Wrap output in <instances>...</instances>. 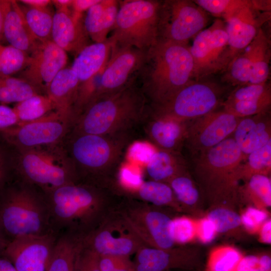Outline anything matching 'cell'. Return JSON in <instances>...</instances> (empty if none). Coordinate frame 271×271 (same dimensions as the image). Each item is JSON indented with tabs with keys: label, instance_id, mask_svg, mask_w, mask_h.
Segmentation results:
<instances>
[{
	"label": "cell",
	"instance_id": "cell-3",
	"mask_svg": "<svg viewBox=\"0 0 271 271\" xmlns=\"http://www.w3.org/2000/svg\"><path fill=\"white\" fill-rule=\"evenodd\" d=\"M245 158L232 137L193 158V174L209 208L239 205L237 171Z\"/></svg>",
	"mask_w": 271,
	"mask_h": 271
},
{
	"label": "cell",
	"instance_id": "cell-26",
	"mask_svg": "<svg viewBox=\"0 0 271 271\" xmlns=\"http://www.w3.org/2000/svg\"><path fill=\"white\" fill-rule=\"evenodd\" d=\"M112 46L107 38L103 42L88 45L76 55L71 68L79 84L90 79L105 68L110 56Z\"/></svg>",
	"mask_w": 271,
	"mask_h": 271
},
{
	"label": "cell",
	"instance_id": "cell-23",
	"mask_svg": "<svg viewBox=\"0 0 271 271\" xmlns=\"http://www.w3.org/2000/svg\"><path fill=\"white\" fill-rule=\"evenodd\" d=\"M4 12L3 35L11 45L28 54L40 43L31 33L16 1L1 0Z\"/></svg>",
	"mask_w": 271,
	"mask_h": 271
},
{
	"label": "cell",
	"instance_id": "cell-9",
	"mask_svg": "<svg viewBox=\"0 0 271 271\" xmlns=\"http://www.w3.org/2000/svg\"><path fill=\"white\" fill-rule=\"evenodd\" d=\"M209 78L192 80L168 100L152 106L153 113L190 121L216 110L228 95L229 85Z\"/></svg>",
	"mask_w": 271,
	"mask_h": 271
},
{
	"label": "cell",
	"instance_id": "cell-57",
	"mask_svg": "<svg viewBox=\"0 0 271 271\" xmlns=\"http://www.w3.org/2000/svg\"><path fill=\"white\" fill-rule=\"evenodd\" d=\"M19 2L24 5L37 8H47L52 3L49 0H21Z\"/></svg>",
	"mask_w": 271,
	"mask_h": 271
},
{
	"label": "cell",
	"instance_id": "cell-34",
	"mask_svg": "<svg viewBox=\"0 0 271 271\" xmlns=\"http://www.w3.org/2000/svg\"><path fill=\"white\" fill-rule=\"evenodd\" d=\"M205 214L214 223L218 234L240 239L245 232L240 214L235 209L226 206L210 207Z\"/></svg>",
	"mask_w": 271,
	"mask_h": 271
},
{
	"label": "cell",
	"instance_id": "cell-11",
	"mask_svg": "<svg viewBox=\"0 0 271 271\" xmlns=\"http://www.w3.org/2000/svg\"><path fill=\"white\" fill-rule=\"evenodd\" d=\"M208 13L193 1H161L158 40L188 45L208 24Z\"/></svg>",
	"mask_w": 271,
	"mask_h": 271
},
{
	"label": "cell",
	"instance_id": "cell-4",
	"mask_svg": "<svg viewBox=\"0 0 271 271\" xmlns=\"http://www.w3.org/2000/svg\"><path fill=\"white\" fill-rule=\"evenodd\" d=\"M147 99L136 80L121 90L88 104L75 120L74 133L127 134L143 119Z\"/></svg>",
	"mask_w": 271,
	"mask_h": 271
},
{
	"label": "cell",
	"instance_id": "cell-14",
	"mask_svg": "<svg viewBox=\"0 0 271 271\" xmlns=\"http://www.w3.org/2000/svg\"><path fill=\"white\" fill-rule=\"evenodd\" d=\"M240 119L222 110L190 121L184 145L194 158L230 137Z\"/></svg>",
	"mask_w": 271,
	"mask_h": 271
},
{
	"label": "cell",
	"instance_id": "cell-38",
	"mask_svg": "<svg viewBox=\"0 0 271 271\" xmlns=\"http://www.w3.org/2000/svg\"><path fill=\"white\" fill-rule=\"evenodd\" d=\"M20 123L28 122L42 118L56 111L53 101L47 95L38 94L17 103L13 108Z\"/></svg>",
	"mask_w": 271,
	"mask_h": 271
},
{
	"label": "cell",
	"instance_id": "cell-44",
	"mask_svg": "<svg viewBox=\"0 0 271 271\" xmlns=\"http://www.w3.org/2000/svg\"><path fill=\"white\" fill-rule=\"evenodd\" d=\"M169 232L175 245L192 242L196 239V218L185 215L175 216L170 222Z\"/></svg>",
	"mask_w": 271,
	"mask_h": 271
},
{
	"label": "cell",
	"instance_id": "cell-61",
	"mask_svg": "<svg viewBox=\"0 0 271 271\" xmlns=\"http://www.w3.org/2000/svg\"><path fill=\"white\" fill-rule=\"evenodd\" d=\"M8 242L9 241L6 238L0 226V253L2 252Z\"/></svg>",
	"mask_w": 271,
	"mask_h": 271
},
{
	"label": "cell",
	"instance_id": "cell-28",
	"mask_svg": "<svg viewBox=\"0 0 271 271\" xmlns=\"http://www.w3.org/2000/svg\"><path fill=\"white\" fill-rule=\"evenodd\" d=\"M151 180L168 183L175 176L188 170L180 153L157 149L145 165Z\"/></svg>",
	"mask_w": 271,
	"mask_h": 271
},
{
	"label": "cell",
	"instance_id": "cell-53",
	"mask_svg": "<svg viewBox=\"0 0 271 271\" xmlns=\"http://www.w3.org/2000/svg\"><path fill=\"white\" fill-rule=\"evenodd\" d=\"M10 183L9 168L6 156L0 148V193Z\"/></svg>",
	"mask_w": 271,
	"mask_h": 271
},
{
	"label": "cell",
	"instance_id": "cell-55",
	"mask_svg": "<svg viewBox=\"0 0 271 271\" xmlns=\"http://www.w3.org/2000/svg\"><path fill=\"white\" fill-rule=\"evenodd\" d=\"M256 234L258 240L265 244H271V219H267L260 227Z\"/></svg>",
	"mask_w": 271,
	"mask_h": 271
},
{
	"label": "cell",
	"instance_id": "cell-29",
	"mask_svg": "<svg viewBox=\"0 0 271 271\" xmlns=\"http://www.w3.org/2000/svg\"><path fill=\"white\" fill-rule=\"evenodd\" d=\"M83 238L63 233L58 235L47 271H76V260Z\"/></svg>",
	"mask_w": 271,
	"mask_h": 271
},
{
	"label": "cell",
	"instance_id": "cell-13",
	"mask_svg": "<svg viewBox=\"0 0 271 271\" xmlns=\"http://www.w3.org/2000/svg\"><path fill=\"white\" fill-rule=\"evenodd\" d=\"M71 121L56 111L37 120L19 124L0 131L4 139L19 150L58 144Z\"/></svg>",
	"mask_w": 271,
	"mask_h": 271
},
{
	"label": "cell",
	"instance_id": "cell-39",
	"mask_svg": "<svg viewBox=\"0 0 271 271\" xmlns=\"http://www.w3.org/2000/svg\"><path fill=\"white\" fill-rule=\"evenodd\" d=\"M38 94V88L22 78L0 76V104H17Z\"/></svg>",
	"mask_w": 271,
	"mask_h": 271
},
{
	"label": "cell",
	"instance_id": "cell-59",
	"mask_svg": "<svg viewBox=\"0 0 271 271\" xmlns=\"http://www.w3.org/2000/svg\"><path fill=\"white\" fill-rule=\"evenodd\" d=\"M113 271H136L133 261L129 258L126 262Z\"/></svg>",
	"mask_w": 271,
	"mask_h": 271
},
{
	"label": "cell",
	"instance_id": "cell-24",
	"mask_svg": "<svg viewBox=\"0 0 271 271\" xmlns=\"http://www.w3.org/2000/svg\"><path fill=\"white\" fill-rule=\"evenodd\" d=\"M79 85V81L71 67H65L54 77L46 91L56 111L72 123Z\"/></svg>",
	"mask_w": 271,
	"mask_h": 271
},
{
	"label": "cell",
	"instance_id": "cell-25",
	"mask_svg": "<svg viewBox=\"0 0 271 271\" xmlns=\"http://www.w3.org/2000/svg\"><path fill=\"white\" fill-rule=\"evenodd\" d=\"M119 7V1L100 0L87 11L84 27L94 43L107 40L114 26Z\"/></svg>",
	"mask_w": 271,
	"mask_h": 271
},
{
	"label": "cell",
	"instance_id": "cell-46",
	"mask_svg": "<svg viewBox=\"0 0 271 271\" xmlns=\"http://www.w3.org/2000/svg\"><path fill=\"white\" fill-rule=\"evenodd\" d=\"M241 225L245 232L256 234L261 225L268 218L267 209L247 205L239 213Z\"/></svg>",
	"mask_w": 271,
	"mask_h": 271
},
{
	"label": "cell",
	"instance_id": "cell-40",
	"mask_svg": "<svg viewBox=\"0 0 271 271\" xmlns=\"http://www.w3.org/2000/svg\"><path fill=\"white\" fill-rule=\"evenodd\" d=\"M222 72V82L228 85L236 87L249 83L251 66L248 47L236 55Z\"/></svg>",
	"mask_w": 271,
	"mask_h": 271
},
{
	"label": "cell",
	"instance_id": "cell-31",
	"mask_svg": "<svg viewBox=\"0 0 271 271\" xmlns=\"http://www.w3.org/2000/svg\"><path fill=\"white\" fill-rule=\"evenodd\" d=\"M248 47L251 66L249 83L259 84L266 82L270 71V42L261 28Z\"/></svg>",
	"mask_w": 271,
	"mask_h": 271
},
{
	"label": "cell",
	"instance_id": "cell-27",
	"mask_svg": "<svg viewBox=\"0 0 271 271\" xmlns=\"http://www.w3.org/2000/svg\"><path fill=\"white\" fill-rule=\"evenodd\" d=\"M167 183L173 190L183 213L195 218L205 215L203 193L189 170L175 176Z\"/></svg>",
	"mask_w": 271,
	"mask_h": 271
},
{
	"label": "cell",
	"instance_id": "cell-21",
	"mask_svg": "<svg viewBox=\"0 0 271 271\" xmlns=\"http://www.w3.org/2000/svg\"><path fill=\"white\" fill-rule=\"evenodd\" d=\"M151 115L146 126L150 142L158 149L180 153L190 121L153 112Z\"/></svg>",
	"mask_w": 271,
	"mask_h": 271
},
{
	"label": "cell",
	"instance_id": "cell-42",
	"mask_svg": "<svg viewBox=\"0 0 271 271\" xmlns=\"http://www.w3.org/2000/svg\"><path fill=\"white\" fill-rule=\"evenodd\" d=\"M270 105L271 95L231 102L223 101L221 106L224 111L242 118L268 112Z\"/></svg>",
	"mask_w": 271,
	"mask_h": 271
},
{
	"label": "cell",
	"instance_id": "cell-49",
	"mask_svg": "<svg viewBox=\"0 0 271 271\" xmlns=\"http://www.w3.org/2000/svg\"><path fill=\"white\" fill-rule=\"evenodd\" d=\"M196 239L203 244L212 242L218 235L213 221L205 214L196 218Z\"/></svg>",
	"mask_w": 271,
	"mask_h": 271
},
{
	"label": "cell",
	"instance_id": "cell-1",
	"mask_svg": "<svg viewBox=\"0 0 271 271\" xmlns=\"http://www.w3.org/2000/svg\"><path fill=\"white\" fill-rule=\"evenodd\" d=\"M51 229L84 239L113 212L124 197L113 189L77 182L45 194Z\"/></svg>",
	"mask_w": 271,
	"mask_h": 271
},
{
	"label": "cell",
	"instance_id": "cell-36",
	"mask_svg": "<svg viewBox=\"0 0 271 271\" xmlns=\"http://www.w3.org/2000/svg\"><path fill=\"white\" fill-rule=\"evenodd\" d=\"M210 27L204 29L195 38L189 50L194 62L193 79L210 77L212 72L209 52Z\"/></svg>",
	"mask_w": 271,
	"mask_h": 271
},
{
	"label": "cell",
	"instance_id": "cell-5",
	"mask_svg": "<svg viewBox=\"0 0 271 271\" xmlns=\"http://www.w3.org/2000/svg\"><path fill=\"white\" fill-rule=\"evenodd\" d=\"M127 134L74 133L70 157L78 182L116 190V177L128 143Z\"/></svg>",
	"mask_w": 271,
	"mask_h": 271
},
{
	"label": "cell",
	"instance_id": "cell-15",
	"mask_svg": "<svg viewBox=\"0 0 271 271\" xmlns=\"http://www.w3.org/2000/svg\"><path fill=\"white\" fill-rule=\"evenodd\" d=\"M58 236L54 232L22 236L10 241L1 253L18 271H47Z\"/></svg>",
	"mask_w": 271,
	"mask_h": 271
},
{
	"label": "cell",
	"instance_id": "cell-50",
	"mask_svg": "<svg viewBox=\"0 0 271 271\" xmlns=\"http://www.w3.org/2000/svg\"><path fill=\"white\" fill-rule=\"evenodd\" d=\"M19 123V119L14 108L0 104V131Z\"/></svg>",
	"mask_w": 271,
	"mask_h": 271
},
{
	"label": "cell",
	"instance_id": "cell-43",
	"mask_svg": "<svg viewBox=\"0 0 271 271\" xmlns=\"http://www.w3.org/2000/svg\"><path fill=\"white\" fill-rule=\"evenodd\" d=\"M30 56L11 45L0 44V76H11L27 65Z\"/></svg>",
	"mask_w": 271,
	"mask_h": 271
},
{
	"label": "cell",
	"instance_id": "cell-58",
	"mask_svg": "<svg viewBox=\"0 0 271 271\" xmlns=\"http://www.w3.org/2000/svg\"><path fill=\"white\" fill-rule=\"evenodd\" d=\"M0 271H18L12 262L0 253Z\"/></svg>",
	"mask_w": 271,
	"mask_h": 271
},
{
	"label": "cell",
	"instance_id": "cell-30",
	"mask_svg": "<svg viewBox=\"0 0 271 271\" xmlns=\"http://www.w3.org/2000/svg\"><path fill=\"white\" fill-rule=\"evenodd\" d=\"M129 197L175 212L183 213L173 190L167 183L151 180L143 181Z\"/></svg>",
	"mask_w": 271,
	"mask_h": 271
},
{
	"label": "cell",
	"instance_id": "cell-18",
	"mask_svg": "<svg viewBox=\"0 0 271 271\" xmlns=\"http://www.w3.org/2000/svg\"><path fill=\"white\" fill-rule=\"evenodd\" d=\"M200 252L194 248L180 245L169 249L144 246L135 253L136 271H169L191 269L200 262Z\"/></svg>",
	"mask_w": 271,
	"mask_h": 271
},
{
	"label": "cell",
	"instance_id": "cell-60",
	"mask_svg": "<svg viewBox=\"0 0 271 271\" xmlns=\"http://www.w3.org/2000/svg\"><path fill=\"white\" fill-rule=\"evenodd\" d=\"M73 0H54L52 1L57 9H66L71 7Z\"/></svg>",
	"mask_w": 271,
	"mask_h": 271
},
{
	"label": "cell",
	"instance_id": "cell-6",
	"mask_svg": "<svg viewBox=\"0 0 271 271\" xmlns=\"http://www.w3.org/2000/svg\"><path fill=\"white\" fill-rule=\"evenodd\" d=\"M18 180L0 193V226L7 239L53 232L45 194Z\"/></svg>",
	"mask_w": 271,
	"mask_h": 271
},
{
	"label": "cell",
	"instance_id": "cell-12",
	"mask_svg": "<svg viewBox=\"0 0 271 271\" xmlns=\"http://www.w3.org/2000/svg\"><path fill=\"white\" fill-rule=\"evenodd\" d=\"M83 243L99 255L126 257L146 246L116 210L86 236Z\"/></svg>",
	"mask_w": 271,
	"mask_h": 271
},
{
	"label": "cell",
	"instance_id": "cell-51",
	"mask_svg": "<svg viewBox=\"0 0 271 271\" xmlns=\"http://www.w3.org/2000/svg\"><path fill=\"white\" fill-rule=\"evenodd\" d=\"M129 257L112 255H99V267L100 271H113L116 267L126 262Z\"/></svg>",
	"mask_w": 271,
	"mask_h": 271
},
{
	"label": "cell",
	"instance_id": "cell-7",
	"mask_svg": "<svg viewBox=\"0 0 271 271\" xmlns=\"http://www.w3.org/2000/svg\"><path fill=\"white\" fill-rule=\"evenodd\" d=\"M19 151L16 167L19 179L45 194L78 182L72 160L59 144Z\"/></svg>",
	"mask_w": 271,
	"mask_h": 271
},
{
	"label": "cell",
	"instance_id": "cell-35",
	"mask_svg": "<svg viewBox=\"0 0 271 271\" xmlns=\"http://www.w3.org/2000/svg\"><path fill=\"white\" fill-rule=\"evenodd\" d=\"M26 24L33 36L40 43L52 40L53 15L47 8L20 5Z\"/></svg>",
	"mask_w": 271,
	"mask_h": 271
},
{
	"label": "cell",
	"instance_id": "cell-37",
	"mask_svg": "<svg viewBox=\"0 0 271 271\" xmlns=\"http://www.w3.org/2000/svg\"><path fill=\"white\" fill-rule=\"evenodd\" d=\"M270 171L271 141L246 156L238 167L237 177L245 181L255 175L270 176Z\"/></svg>",
	"mask_w": 271,
	"mask_h": 271
},
{
	"label": "cell",
	"instance_id": "cell-16",
	"mask_svg": "<svg viewBox=\"0 0 271 271\" xmlns=\"http://www.w3.org/2000/svg\"><path fill=\"white\" fill-rule=\"evenodd\" d=\"M146 52L130 46H112L93 101L116 92L134 81Z\"/></svg>",
	"mask_w": 271,
	"mask_h": 271
},
{
	"label": "cell",
	"instance_id": "cell-56",
	"mask_svg": "<svg viewBox=\"0 0 271 271\" xmlns=\"http://www.w3.org/2000/svg\"><path fill=\"white\" fill-rule=\"evenodd\" d=\"M258 255L259 271L271 270V257L268 253H262Z\"/></svg>",
	"mask_w": 271,
	"mask_h": 271
},
{
	"label": "cell",
	"instance_id": "cell-32",
	"mask_svg": "<svg viewBox=\"0 0 271 271\" xmlns=\"http://www.w3.org/2000/svg\"><path fill=\"white\" fill-rule=\"evenodd\" d=\"M239 204L251 205L267 209L271 206V180L270 176L255 175L239 186Z\"/></svg>",
	"mask_w": 271,
	"mask_h": 271
},
{
	"label": "cell",
	"instance_id": "cell-54",
	"mask_svg": "<svg viewBox=\"0 0 271 271\" xmlns=\"http://www.w3.org/2000/svg\"><path fill=\"white\" fill-rule=\"evenodd\" d=\"M100 0H73L71 10L73 13L79 16H82L84 12H87L91 7L97 4Z\"/></svg>",
	"mask_w": 271,
	"mask_h": 271
},
{
	"label": "cell",
	"instance_id": "cell-52",
	"mask_svg": "<svg viewBox=\"0 0 271 271\" xmlns=\"http://www.w3.org/2000/svg\"><path fill=\"white\" fill-rule=\"evenodd\" d=\"M235 271H259L258 255L249 254L243 256Z\"/></svg>",
	"mask_w": 271,
	"mask_h": 271
},
{
	"label": "cell",
	"instance_id": "cell-17",
	"mask_svg": "<svg viewBox=\"0 0 271 271\" xmlns=\"http://www.w3.org/2000/svg\"><path fill=\"white\" fill-rule=\"evenodd\" d=\"M67 60L66 52L52 40L40 43L31 54L27 65L21 73V78L46 92L52 80L65 68Z\"/></svg>",
	"mask_w": 271,
	"mask_h": 271
},
{
	"label": "cell",
	"instance_id": "cell-10",
	"mask_svg": "<svg viewBox=\"0 0 271 271\" xmlns=\"http://www.w3.org/2000/svg\"><path fill=\"white\" fill-rule=\"evenodd\" d=\"M167 209L124 196L116 211L146 246L169 249L175 246L169 232L175 211Z\"/></svg>",
	"mask_w": 271,
	"mask_h": 271
},
{
	"label": "cell",
	"instance_id": "cell-48",
	"mask_svg": "<svg viewBox=\"0 0 271 271\" xmlns=\"http://www.w3.org/2000/svg\"><path fill=\"white\" fill-rule=\"evenodd\" d=\"M99 255L83 243L77 253L76 260V271H100Z\"/></svg>",
	"mask_w": 271,
	"mask_h": 271
},
{
	"label": "cell",
	"instance_id": "cell-2",
	"mask_svg": "<svg viewBox=\"0 0 271 271\" xmlns=\"http://www.w3.org/2000/svg\"><path fill=\"white\" fill-rule=\"evenodd\" d=\"M194 62L188 45L158 40L147 50L136 82L152 106L161 104L193 79Z\"/></svg>",
	"mask_w": 271,
	"mask_h": 271
},
{
	"label": "cell",
	"instance_id": "cell-41",
	"mask_svg": "<svg viewBox=\"0 0 271 271\" xmlns=\"http://www.w3.org/2000/svg\"><path fill=\"white\" fill-rule=\"evenodd\" d=\"M236 247L222 244L213 247L209 252L205 266L206 271H235L243 256Z\"/></svg>",
	"mask_w": 271,
	"mask_h": 271
},
{
	"label": "cell",
	"instance_id": "cell-45",
	"mask_svg": "<svg viewBox=\"0 0 271 271\" xmlns=\"http://www.w3.org/2000/svg\"><path fill=\"white\" fill-rule=\"evenodd\" d=\"M197 5L207 13L222 18L225 21L239 9L246 5L249 1L244 0H195Z\"/></svg>",
	"mask_w": 271,
	"mask_h": 271
},
{
	"label": "cell",
	"instance_id": "cell-22",
	"mask_svg": "<svg viewBox=\"0 0 271 271\" xmlns=\"http://www.w3.org/2000/svg\"><path fill=\"white\" fill-rule=\"evenodd\" d=\"M232 137L245 159L251 152L271 141L268 112L241 118Z\"/></svg>",
	"mask_w": 271,
	"mask_h": 271
},
{
	"label": "cell",
	"instance_id": "cell-8",
	"mask_svg": "<svg viewBox=\"0 0 271 271\" xmlns=\"http://www.w3.org/2000/svg\"><path fill=\"white\" fill-rule=\"evenodd\" d=\"M161 1H119L114 26L108 39L112 46L147 51L158 40Z\"/></svg>",
	"mask_w": 271,
	"mask_h": 271
},
{
	"label": "cell",
	"instance_id": "cell-33",
	"mask_svg": "<svg viewBox=\"0 0 271 271\" xmlns=\"http://www.w3.org/2000/svg\"><path fill=\"white\" fill-rule=\"evenodd\" d=\"M210 27L209 52L214 74L224 71L232 58L224 21L217 19Z\"/></svg>",
	"mask_w": 271,
	"mask_h": 271
},
{
	"label": "cell",
	"instance_id": "cell-47",
	"mask_svg": "<svg viewBox=\"0 0 271 271\" xmlns=\"http://www.w3.org/2000/svg\"><path fill=\"white\" fill-rule=\"evenodd\" d=\"M157 149L150 142H134L128 146L126 151L127 161L145 166Z\"/></svg>",
	"mask_w": 271,
	"mask_h": 271
},
{
	"label": "cell",
	"instance_id": "cell-19",
	"mask_svg": "<svg viewBox=\"0 0 271 271\" xmlns=\"http://www.w3.org/2000/svg\"><path fill=\"white\" fill-rule=\"evenodd\" d=\"M258 12L253 7L252 1H249L224 21L232 59L250 44L266 21L265 18L269 17L259 16Z\"/></svg>",
	"mask_w": 271,
	"mask_h": 271
},
{
	"label": "cell",
	"instance_id": "cell-62",
	"mask_svg": "<svg viewBox=\"0 0 271 271\" xmlns=\"http://www.w3.org/2000/svg\"><path fill=\"white\" fill-rule=\"evenodd\" d=\"M4 12L0 0V39L3 35Z\"/></svg>",
	"mask_w": 271,
	"mask_h": 271
},
{
	"label": "cell",
	"instance_id": "cell-20",
	"mask_svg": "<svg viewBox=\"0 0 271 271\" xmlns=\"http://www.w3.org/2000/svg\"><path fill=\"white\" fill-rule=\"evenodd\" d=\"M82 16L74 14L70 8L57 9L53 15L52 41L65 52L76 55L89 43Z\"/></svg>",
	"mask_w": 271,
	"mask_h": 271
},
{
	"label": "cell",
	"instance_id": "cell-63",
	"mask_svg": "<svg viewBox=\"0 0 271 271\" xmlns=\"http://www.w3.org/2000/svg\"><path fill=\"white\" fill-rule=\"evenodd\" d=\"M271 271V270H270Z\"/></svg>",
	"mask_w": 271,
	"mask_h": 271
}]
</instances>
